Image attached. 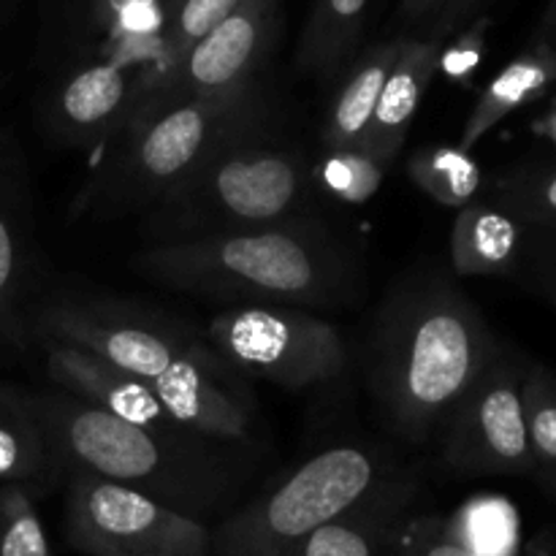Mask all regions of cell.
<instances>
[{"instance_id":"6","label":"cell","mask_w":556,"mask_h":556,"mask_svg":"<svg viewBox=\"0 0 556 556\" xmlns=\"http://www.w3.org/2000/svg\"><path fill=\"white\" fill-rule=\"evenodd\" d=\"M313 161L277 125L217 152L188 182L141 212L147 244H185L315 215Z\"/></svg>"},{"instance_id":"24","label":"cell","mask_w":556,"mask_h":556,"mask_svg":"<svg viewBox=\"0 0 556 556\" xmlns=\"http://www.w3.org/2000/svg\"><path fill=\"white\" fill-rule=\"evenodd\" d=\"M525 226L556 228V166L514 168L492 182V201Z\"/></svg>"},{"instance_id":"37","label":"cell","mask_w":556,"mask_h":556,"mask_svg":"<svg viewBox=\"0 0 556 556\" xmlns=\"http://www.w3.org/2000/svg\"><path fill=\"white\" fill-rule=\"evenodd\" d=\"M0 81H3V79H0Z\"/></svg>"},{"instance_id":"16","label":"cell","mask_w":556,"mask_h":556,"mask_svg":"<svg viewBox=\"0 0 556 556\" xmlns=\"http://www.w3.org/2000/svg\"><path fill=\"white\" fill-rule=\"evenodd\" d=\"M402 36V33H400ZM440 68V41L438 38L402 36L400 54L386 79L383 92L378 98L369 128L362 139V150L369 152L386 168L400 157L413 119L421 109L424 96L432 87L434 74Z\"/></svg>"},{"instance_id":"34","label":"cell","mask_w":556,"mask_h":556,"mask_svg":"<svg viewBox=\"0 0 556 556\" xmlns=\"http://www.w3.org/2000/svg\"><path fill=\"white\" fill-rule=\"evenodd\" d=\"M538 130H541V134L546 136V139H552L554 144H556V106L552 109V112L546 114V117L541 119V125H538Z\"/></svg>"},{"instance_id":"30","label":"cell","mask_w":556,"mask_h":556,"mask_svg":"<svg viewBox=\"0 0 556 556\" xmlns=\"http://www.w3.org/2000/svg\"><path fill=\"white\" fill-rule=\"evenodd\" d=\"M400 25L402 36H421L443 41L451 30L467 22V0H402Z\"/></svg>"},{"instance_id":"7","label":"cell","mask_w":556,"mask_h":556,"mask_svg":"<svg viewBox=\"0 0 556 556\" xmlns=\"http://www.w3.org/2000/svg\"><path fill=\"white\" fill-rule=\"evenodd\" d=\"M389 472H394L389 459L372 445H329L231 510L212 530V556H288Z\"/></svg>"},{"instance_id":"27","label":"cell","mask_w":556,"mask_h":556,"mask_svg":"<svg viewBox=\"0 0 556 556\" xmlns=\"http://www.w3.org/2000/svg\"><path fill=\"white\" fill-rule=\"evenodd\" d=\"M0 556H52L33 494L0 483Z\"/></svg>"},{"instance_id":"10","label":"cell","mask_w":556,"mask_h":556,"mask_svg":"<svg viewBox=\"0 0 556 556\" xmlns=\"http://www.w3.org/2000/svg\"><path fill=\"white\" fill-rule=\"evenodd\" d=\"M525 367L500 348L472 389L440 427V462L451 476H525L538 470L527 438Z\"/></svg>"},{"instance_id":"2","label":"cell","mask_w":556,"mask_h":556,"mask_svg":"<svg viewBox=\"0 0 556 556\" xmlns=\"http://www.w3.org/2000/svg\"><path fill=\"white\" fill-rule=\"evenodd\" d=\"M497 353V337L454 277L410 271L375 313L369 394L396 438L424 445Z\"/></svg>"},{"instance_id":"15","label":"cell","mask_w":556,"mask_h":556,"mask_svg":"<svg viewBox=\"0 0 556 556\" xmlns=\"http://www.w3.org/2000/svg\"><path fill=\"white\" fill-rule=\"evenodd\" d=\"M418 500L410 476L389 472L356 505L309 532L288 556H386L391 538Z\"/></svg>"},{"instance_id":"21","label":"cell","mask_w":556,"mask_h":556,"mask_svg":"<svg viewBox=\"0 0 556 556\" xmlns=\"http://www.w3.org/2000/svg\"><path fill=\"white\" fill-rule=\"evenodd\" d=\"M369 0H315L299 43L296 63L320 85H331L351 65Z\"/></svg>"},{"instance_id":"29","label":"cell","mask_w":556,"mask_h":556,"mask_svg":"<svg viewBox=\"0 0 556 556\" xmlns=\"http://www.w3.org/2000/svg\"><path fill=\"white\" fill-rule=\"evenodd\" d=\"M386 556H478L472 554L454 530L448 519L438 514H407L391 538Z\"/></svg>"},{"instance_id":"9","label":"cell","mask_w":556,"mask_h":556,"mask_svg":"<svg viewBox=\"0 0 556 556\" xmlns=\"http://www.w3.org/2000/svg\"><path fill=\"white\" fill-rule=\"evenodd\" d=\"M63 532L85 556H212L210 525L90 472H68Z\"/></svg>"},{"instance_id":"11","label":"cell","mask_w":556,"mask_h":556,"mask_svg":"<svg viewBox=\"0 0 556 556\" xmlns=\"http://www.w3.org/2000/svg\"><path fill=\"white\" fill-rule=\"evenodd\" d=\"M38 206L25 144L0 125V367L22 362L33 348L38 307Z\"/></svg>"},{"instance_id":"3","label":"cell","mask_w":556,"mask_h":556,"mask_svg":"<svg viewBox=\"0 0 556 556\" xmlns=\"http://www.w3.org/2000/svg\"><path fill=\"white\" fill-rule=\"evenodd\" d=\"M130 269L147 282L226 307H351L367 293V264L356 244L320 220L277 226L185 244H147Z\"/></svg>"},{"instance_id":"14","label":"cell","mask_w":556,"mask_h":556,"mask_svg":"<svg viewBox=\"0 0 556 556\" xmlns=\"http://www.w3.org/2000/svg\"><path fill=\"white\" fill-rule=\"evenodd\" d=\"M36 348H41L43 353L52 389L65 391L87 405L101 407V410L112 413L134 427L150 429V432L177 434V438L195 434L172 416V410L163 405V400L150 386L130 378L123 369L112 367L79 348L65 345V342L36 340Z\"/></svg>"},{"instance_id":"28","label":"cell","mask_w":556,"mask_h":556,"mask_svg":"<svg viewBox=\"0 0 556 556\" xmlns=\"http://www.w3.org/2000/svg\"><path fill=\"white\" fill-rule=\"evenodd\" d=\"M527 438L538 467H556V378L543 367H525L521 380Z\"/></svg>"},{"instance_id":"31","label":"cell","mask_w":556,"mask_h":556,"mask_svg":"<svg viewBox=\"0 0 556 556\" xmlns=\"http://www.w3.org/2000/svg\"><path fill=\"white\" fill-rule=\"evenodd\" d=\"M157 3L161 0H92V25L103 30L128 25L136 16L155 11Z\"/></svg>"},{"instance_id":"4","label":"cell","mask_w":556,"mask_h":556,"mask_svg":"<svg viewBox=\"0 0 556 556\" xmlns=\"http://www.w3.org/2000/svg\"><path fill=\"white\" fill-rule=\"evenodd\" d=\"M36 396L60 470L134 489L201 525L226 514L250 478L233 445L150 432L58 389Z\"/></svg>"},{"instance_id":"17","label":"cell","mask_w":556,"mask_h":556,"mask_svg":"<svg viewBox=\"0 0 556 556\" xmlns=\"http://www.w3.org/2000/svg\"><path fill=\"white\" fill-rule=\"evenodd\" d=\"M60 476L36 391L0 380V483L36 494Z\"/></svg>"},{"instance_id":"22","label":"cell","mask_w":556,"mask_h":556,"mask_svg":"<svg viewBox=\"0 0 556 556\" xmlns=\"http://www.w3.org/2000/svg\"><path fill=\"white\" fill-rule=\"evenodd\" d=\"M407 177L424 195L443 206L465 210L481 190V166L472 152L451 144H427L407 157Z\"/></svg>"},{"instance_id":"12","label":"cell","mask_w":556,"mask_h":556,"mask_svg":"<svg viewBox=\"0 0 556 556\" xmlns=\"http://www.w3.org/2000/svg\"><path fill=\"white\" fill-rule=\"evenodd\" d=\"M277 0H242L220 25L206 33L182 63L155 81L141 103L228 96L250 87L275 36Z\"/></svg>"},{"instance_id":"36","label":"cell","mask_w":556,"mask_h":556,"mask_svg":"<svg viewBox=\"0 0 556 556\" xmlns=\"http://www.w3.org/2000/svg\"><path fill=\"white\" fill-rule=\"evenodd\" d=\"M483 3H486V0H467V20H470V16L476 14Z\"/></svg>"},{"instance_id":"13","label":"cell","mask_w":556,"mask_h":556,"mask_svg":"<svg viewBox=\"0 0 556 556\" xmlns=\"http://www.w3.org/2000/svg\"><path fill=\"white\" fill-rule=\"evenodd\" d=\"M141 87L117 60L76 65L49 90L41 106V130L65 150L109 147L134 119Z\"/></svg>"},{"instance_id":"5","label":"cell","mask_w":556,"mask_h":556,"mask_svg":"<svg viewBox=\"0 0 556 556\" xmlns=\"http://www.w3.org/2000/svg\"><path fill=\"white\" fill-rule=\"evenodd\" d=\"M275 125L261 81L228 96L139 103L128 128L103 150L74 201V217L141 215L188 182L217 152Z\"/></svg>"},{"instance_id":"25","label":"cell","mask_w":556,"mask_h":556,"mask_svg":"<svg viewBox=\"0 0 556 556\" xmlns=\"http://www.w3.org/2000/svg\"><path fill=\"white\" fill-rule=\"evenodd\" d=\"M389 168L375 161L362 147L348 150H320L313 161V185L318 193L345 204H367L383 185Z\"/></svg>"},{"instance_id":"32","label":"cell","mask_w":556,"mask_h":556,"mask_svg":"<svg viewBox=\"0 0 556 556\" xmlns=\"http://www.w3.org/2000/svg\"><path fill=\"white\" fill-rule=\"evenodd\" d=\"M519 556H556V530L538 535Z\"/></svg>"},{"instance_id":"19","label":"cell","mask_w":556,"mask_h":556,"mask_svg":"<svg viewBox=\"0 0 556 556\" xmlns=\"http://www.w3.org/2000/svg\"><path fill=\"white\" fill-rule=\"evenodd\" d=\"M402 36L369 47L358 60L345 68L340 87L331 98L329 114L320 128V150H348L362 147L386 79L400 54Z\"/></svg>"},{"instance_id":"8","label":"cell","mask_w":556,"mask_h":556,"mask_svg":"<svg viewBox=\"0 0 556 556\" xmlns=\"http://www.w3.org/2000/svg\"><path fill=\"white\" fill-rule=\"evenodd\" d=\"M201 334L233 372L288 391L326 386L351 367L342 331L307 309L223 307Z\"/></svg>"},{"instance_id":"23","label":"cell","mask_w":556,"mask_h":556,"mask_svg":"<svg viewBox=\"0 0 556 556\" xmlns=\"http://www.w3.org/2000/svg\"><path fill=\"white\" fill-rule=\"evenodd\" d=\"M454 535L478 556H519V514L497 494L472 497L448 519Z\"/></svg>"},{"instance_id":"26","label":"cell","mask_w":556,"mask_h":556,"mask_svg":"<svg viewBox=\"0 0 556 556\" xmlns=\"http://www.w3.org/2000/svg\"><path fill=\"white\" fill-rule=\"evenodd\" d=\"M242 0H168L161 22V76L172 74L185 54L215 30Z\"/></svg>"},{"instance_id":"18","label":"cell","mask_w":556,"mask_h":556,"mask_svg":"<svg viewBox=\"0 0 556 556\" xmlns=\"http://www.w3.org/2000/svg\"><path fill=\"white\" fill-rule=\"evenodd\" d=\"M527 226L494 204H467L451 228V266L462 277L516 275Z\"/></svg>"},{"instance_id":"1","label":"cell","mask_w":556,"mask_h":556,"mask_svg":"<svg viewBox=\"0 0 556 556\" xmlns=\"http://www.w3.org/2000/svg\"><path fill=\"white\" fill-rule=\"evenodd\" d=\"M36 340L92 353L150 386L182 427L223 445L250 443L258 402L204 334L155 309L109 296L41 299L33 313Z\"/></svg>"},{"instance_id":"33","label":"cell","mask_w":556,"mask_h":556,"mask_svg":"<svg viewBox=\"0 0 556 556\" xmlns=\"http://www.w3.org/2000/svg\"><path fill=\"white\" fill-rule=\"evenodd\" d=\"M538 41L546 43V47H552L556 52V0L552 3V9H548L546 22H543V33H541V38H538Z\"/></svg>"},{"instance_id":"35","label":"cell","mask_w":556,"mask_h":556,"mask_svg":"<svg viewBox=\"0 0 556 556\" xmlns=\"http://www.w3.org/2000/svg\"><path fill=\"white\" fill-rule=\"evenodd\" d=\"M543 483H546L548 492H552L554 497H556V467H548L546 476H543Z\"/></svg>"},{"instance_id":"20","label":"cell","mask_w":556,"mask_h":556,"mask_svg":"<svg viewBox=\"0 0 556 556\" xmlns=\"http://www.w3.org/2000/svg\"><path fill=\"white\" fill-rule=\"evenodd\" d=\"M556 81V52L538 41L525 54L505 65L497 76L478 96L476 106L465 119L459 136V150L472 152V147L492 134L508 114L519 112L527 103L538 101Z\"/></svg>"}]
</instances>
